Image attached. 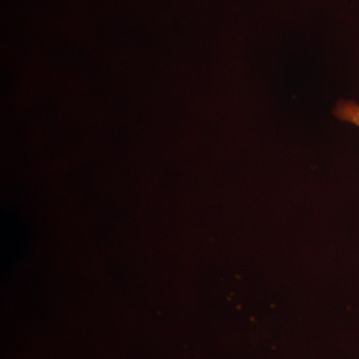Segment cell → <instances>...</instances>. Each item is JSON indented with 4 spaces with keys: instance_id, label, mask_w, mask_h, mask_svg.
I'll use <instances>...</instances> for the list:
<instances>
[{
    "instance_id": "6da1fadb",
    "label": "cell",
    "mask_w": 359,
    "mask_h": 359,
    "mask_svg": "<svg viewBox=\"0 0 359 359\" xmlns=\"http://www.w3.org/2000/svg\"><path fill=\"white\" fill-rule=\"evenodd\" d=\"M334 114L337 119L359 127V104L354 101H339L334 108Z\"/></svg>"
}]
</instances>
